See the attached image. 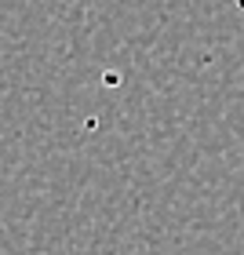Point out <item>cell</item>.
Listing matches in <instances>:
<instances>
[]
</instances>
